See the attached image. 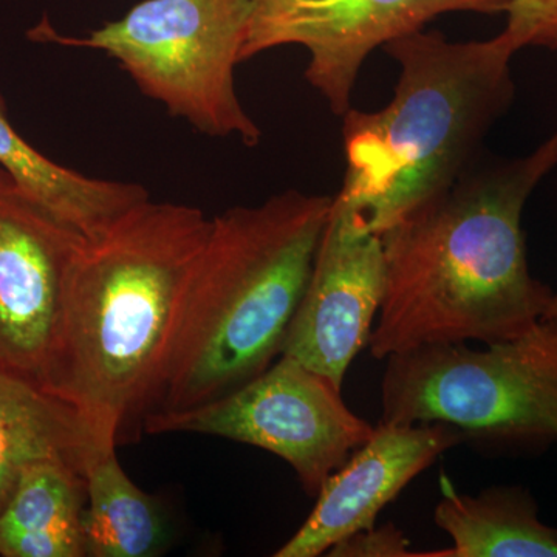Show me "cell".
<instances>
[{"instance_id":"5","label":"cell","mask_w":557,"mask_h":557,"mask_svg":"<svg viewBox=\"0 0 557 557\" xmlns=\"http://www.w3.org/2000/svg\"><path fill=\"white\" fill-rule=\"evenodd\" d=\"M256 7L258 0H141L84 38L54 39L108 54L141 94L201 134L258 146L262 131L236 89Z\"/></svg>"},{"instance_id":"12","label":"cell","mask_w":557,"mask_h":557,"mask_svg":"<svg viewBox=\"0 0 557 557\" xmlns=\"http://www.w3.org/2000/svg\"><path fill=\"white\" fill-rule=\"evenodd\" d=\"M113 449L70 403L30 380L0 372V511L33 465H65L86 478Z\"/></svg>"},{"instance_id":"13","label":"cell","mask_w":557,"mask_h":557,"mask_svg":"<svg viewBox=\"0 0 557 557\" xmlns=\"http://www.w3.org/2000/svg\"><path fill=\"white\" fill-rule=\"evenodd\" d=\"M0 168L25 196L83 240H95L126 212L150 199L135 183L89 177L33 148L14 129L0 94Z\"/></svg>"},{"instance_id":"7","label":"cell","mask_w":557,"mask_h":557,"mask_svg":"<svg viewBox=\"0 0 557 557\" xmlns=\"http://www.w3.org/2000/svg\"><path fill=\"white\" fill-rule=\"evenodd\" d=\"M343 386L284 357L214 401L146 413L150 435L193 432L245 443L287 461L310 497L368 442L372 424L348 409Z\"/></svg>"},{"instance_id":"11","label":"cell","mask_w":557,"mask_h":557,"mask_svg":"<svg viewBox=\"0 0 557 557\" xmlns=\"http://www.w3.org/2000/svg\"><path fill=\"white\" fill-rule=\"evenodd\" d=\"M468 435L446 423H380L317 496L302 527L274 557L327 555L338 542L376 525L380 512L443 453Z\"/></svg>"},{"instance_id":"14","label":"cell","mask_w":557,"mask_h":557,"mask_svg":"<svg viewBox=\"0 0 557 557\" xmlns=\"http://www.w3.org/2000/svg\"><path fill=\"white\" fill-rule=\"evenodd\" d=\"M440 490L434 522L453 545L416 557H557V530L539 520L536 502L522 487L493 486L465 496L442 474Z\"/></svg>"},{"instance_id":"8","label":"cell","mask_w":557,"mask_h":557,"mask_svg":"<svg viewBox=\"0 0 557 557\" xmlns=\"http://www.w3.org/2000/svg\"><path fill=\"white\" fill-rule=\"evenodd\" d=\"M512 0H258L244 60L284 46L309 51L304 78L333 115L351 109L359 72L373 50L424 30L448 13L507 14Z\"/></svg>"},{"instance_id":"6","label":"cell","mask_w":557,"mask_h":557,"mask_svg":"<svg viewBox=\"0 0 557 557\" xmlns=\"http://www.w3.org/2000/svg\"><path fill=\"white\" fill-rule=\"evenodd\" d=\"M381 423H446L471 437L557 438V322L475 350L426 344L386 358Z\"/></svg>"},{"instance_id":"19","label":"cell","mask_w":557,"mask_h":557,"mask_svg":"<svg viewBox=\"0 0 557 557\" xmlns=\"http://www.w3.org/2000/svg\"><path fill=\"white\" fill-rule=\"evenodd\" d=\"M542 319H552V321L557 322V295H553L548 304V309L545 311L544 318Z\"/></svg>"},{"instance_id":"2","label":"cell","mask_w":557,"mask_h":557,"mask_svg":"<svg viewBox=\"0 0 557 557\" xmlns=\"http://www.w3.org/2000/svg\"><path fill=\"white\" fill-rule=\"evenodd\" d=\"M209 226L199 208L148 199L73 252L42 387L110 448L152 409Z\"/></svg>"},{"instance_id":"9","label":"cell","mask_w":557,"mask_h":557,"mask_svg":"<svg viewBox=\"0 0 557 557\" xmlns=\"http://www.w3.org/2000/svg\"><path fill=\"white\" fill-rule=\"evenodd\" d=\"M81 242L0 168V372L44 386Z\"/></svg>"},{"instance_id":"16","label":"cell","mask_w":557,"mask_h":557,"mask_svg":"<svg viewBox=\"0 0 557 557\" xmlns=\"http://www.w3.org/2000/svg\"><path fill=\"white\" fill-rule=\"evenodd\" d=\"M86 507V478L60 463L22 472L0 511V537L13 534H76Z\"/></svg>"},{"instance_id":"3","label":"cell","mask_w":557,"mask_h":557,"mask_svg":"<svg viewBox=\"0 0 557 557\" xmlns=\"http://www.w3.org/2000/svg\"><path fill=\"white\" fill-rule=\"evenodd\" d=\"M332 203L333 197L289 189L211 219L149 412L214 401L273 364L306 292Z\"/></svg>"},{"instance_id":"1","label":"cell","mask_w":557,"mask_h":557,"mask_svg":"<svg viewBox=\"0 0 557 557\" xmlns=\"http://www.w3.org/2000/svg\"><path fill=\"white\" fill-rule=\"evenodd\" d=\"M557 166V134L519 159L482 160L381 234L386 289L372 357L426 344H496L536 325L555 293L531 276L522 214Z\"/></svg>"},{"instance_id":"15","label":"cell","mask_w":557,"mask_h":557,"mask_svg":"<svg viewBox=\"0 0 557 557\" xmlns=\"http://www.w3.org/2000/svg\"><path fill=\"white\" fill-rule=\"evenodd\" d=\"M81 533L87 557H153L170 544L159 502L132 482L115 449L87 471Z\"/></svg>"},{"instance_id":"17","label":"cell","mask_w":557,"mask_h":557,"mask_svg":"<svg viewBox=\"0 0 557 557\" xmlns=\"http://www.w3.org/2000/svg\"><path fill=\"white\" fill-rule=\"evenodd\" d=\"M504 32L512 50L537 47L557 51V0H512Z\"/></svg>"},{"instance_id":"10","label":"cell","mask_w":557,"mask_h":557,"mask_svg":"<svg viewBox=\"0 0 557 557\" xmlns=\"http://www.w3.org/2000/svg\"><path fill=\"white\" fill-rule=\"evenodd\" d=\"M384 289L381 237L362 230L333 201L281 355L343 386L351 361L369 346Z\"/></svg>"},{"instance_id":"18","label":"cell","mask_w":557,"mask_h":557,"mask_svg":"<svg viewBox=\"0 0 557 557\" xmlns=\"http://www.w3.org/2000/svg\"><path fill=\"white\" fill-rule=\"evenodd\" d=\"M409 539L401 530L388 523L386 527L358 531L329 549L332 557H416Z\"/></svg>"},{"instance_id":"4","label":"cell","mask_w":557,"mask_h":557,"mask_svg":"<svg viewBox=\"0 0 557 557\" xmlns=\"http://www.w3.org/2000/svg\"><path fill=\"white\" fill-rule=\"evenodd\" d=\"M383 50L401 69L394 98L343 116L346 174L333 197L376 236L468 174L516 97V51L500 35L454 42L421 30Z\"/></svg>"}]
</instances>
